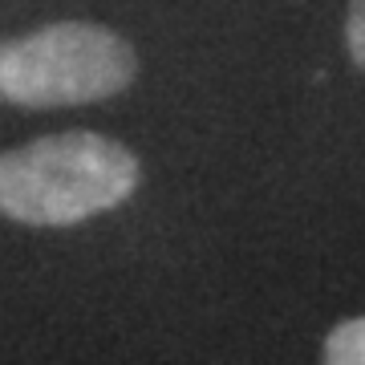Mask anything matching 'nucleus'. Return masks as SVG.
Wrapping results in <instances>:
<instances>
[{
    "mask_svg": "<svg viewBox=\"0 0 365 365\" xmlns=\"http://www.w3.org/2000/svg\"><path fill=\"white\" fill-rule=\"evenodd\" d=\"M138 179V158L114 138L49 134L0 155V215L33 227H69L126 203Z\"/></svg>",
    "mask_w": 365,
    "mask_h": 365,
    "instance_id": "f257e3e1",
    "label": "nucleus"
},
{
    "mask_svg": "<svg viewBox=\"0 0 365 365\" xmlns=\"http://www.w3.org/2000/svg\"><path fill=\"white\" fill-rule=\"evenodd\" d=\"M130 41L90 21H57L0 41V98L16 106H81L114 98L134 81Z\"/></svg>",
    "mask_w": 365,
    "mask_h": 365,
    "instance_id": "f03ea898",
    "label": "nucleus"
},
{
    "mask_svg": "<svg viewBox=\"0 0 365 365\" xmlns=\"http://www.w3.org/2000/svg\"><path fill=\"white\" fill-rule=\"evenodd\" d=\"M325 365H365V317H353L329 333Z\"/></svg>",
    "mask_w": 365,
    "mask_h": 365,
    "instance_id": "7ed1b4c3",
    "label": "nucleus"
},
{
    "mask_svg": "<svg viewBox=\"0 0 365 365\" xmlns=\"http://www.w3.org/2000/svg\"><path fill=\"white\" fill-rule=\"evenodd\" d=\"M345 41H349L353 61L365 69V0L349 4V25H345Z\"/></svg>",
    "mask_w": 365,
    "mask_h": 365,
    "instance_id": "20e7f679",
    "label": "nucleus"
}]
</instances>
